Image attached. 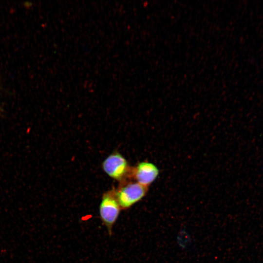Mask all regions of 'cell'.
<instances>
[{
	"instance_id": "6da1fadb",
	"label": "cell",
	"mask_w": 263,
	"mask_h": 263,
	"mask_svg": "<svg viewBox=\"0 0 263 263\" xmlns=\"http://www.w3.org/2000/svg\"><path fill=\"white\" fill-rule=\"evenodd\" d=\"M148 188L131 180L120 182L114 189L121 209H128L141 200L147 194Z\"/></svg>"
},
{
	"instance_id": "7a4b0ae2",
	"label": "cell",
	"mask_w": 263,
	"mask_h": 263,
	"mask_svg": "<svg viewBox=\"0 0 263 263\" xmlns=\"http://www.w3.org/2000/svg\"><path fill=\"white\" fill-rule=\"evenodd\" d=\"M121 208L115 197L114 188L102 195L99 207L100 219L110 235L119 215Z\"/></svg>"
},
{
	"instance_id": "3957f363",
	"label": "cell",
	"mask_w": 263,
	"mask_h": 263,
	"mask_svg": "<svg viewBox=\"0 0 263 263\" xmlns=\"http://www.w3.org/2000/svg\"><path fill=\"white\" fill-rule=\"evenodd\" d=\"M102 167L111 178L119 182L129 180L131 167L126 158L118 152L110 154L103 161Z\"/></svg>"
},
{
	"instance_id": "277c9868",
	"label": "cell",
	"mask_w": 263,
	"mask_h": 263,
	"mask_svg": "<svg viewBox=\"0 0 263 263\" xmlns=\"http://www.w3.org/2000/svg\"><path fill=\"white\" fill-rule=\"evenodd\" d=\"M159 174V170L155 164L143 161L131 168L129 180L149 188L156 179Z\"/></svg>"
}]
</instances>
